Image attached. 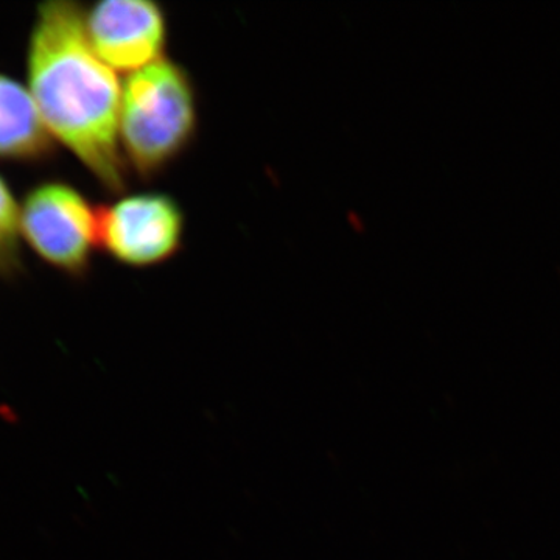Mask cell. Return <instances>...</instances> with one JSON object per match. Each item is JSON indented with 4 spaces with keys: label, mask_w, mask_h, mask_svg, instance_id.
Instances as JSON below:
<instances>
[{
    "label": "cell",
    "mask_w": 560,
    "mask_h": 560,
    "mask_svg": "<svg viewBox=\"0 0 560 560\" xmlns=\"http://www.w3.org/2000/svg\"><path fill=\"white\" fill-rule=\"evenodd\" d=\"M28 91L51 138L114 197L127 194L120 145L121 84L92 49L84 11L66 0L39 5L27 51Z\"/></svg>",
    "instance_id": "cell-1"
},
{
    "label": "cell",
    "mask_w": 560,
    "mask_h": 560,
    "mask_svg": "<svg viewBox=\"0 0 560 560\" xmlns=\"http://www.w3.org/2000/svg\"><path fill=\"white\" fill-rule=\"evenodd\" d=\"M198 92L189 70L165 57L121 84L119 135L130 172L153 180L197 139Z\"/></svg>",
    "instance_id": "cell-2"
},
{
    "label": "cell",
    "mask_w": 560,
    "mask_h": 560,
    "mask_svg": "<svg viewBox=\"0 0 560 560\" xmlns=\"http://www.w3.org/2000/svg\"><path fill=\"white\" fill-rule=\"evenodd\" d=\"M21 234L50 267L84 278L98 249V208L77 187L47 180L28 191L21 206Z\"/></svg>",
    "instance_id": "cell-3"
},
{
    "label": "cell",
    "mask_w": 560,
    "mask_h": 560,
    "mask_svg": "<svg viewBox=\"0 0 560 560\" xmlns=\"http://www.w3.org/2000/svg\"><path fill=\"white\" fill-rule=\"evenodd\" d=\"M186 237V213L164 191L124 194L98 208V249L132 270L175 259Z\"/></svg>",
    "instance_id": "cell-4"
},
{
    "label": "cell",
    "mask_w": 560,
    "mask_h": 560,
    "mask_svg": "<svg viewBox=\"0 0 560 560\" xmlns=\"http://www.w3.org/2000/svg\"><path fill=\"white\" fill-rule=\"evenodd\" d=\"M92 49L114 72H138L164 60L167 11L151 0H105L84 11Z\"/></svg>",
    "instance_id": "cell-5"
},
{
    "label": "cell",
    "mask_w": 560,
    "mask_h": 560,
    "mask_svg": "<svg viewBox=\"0 0 560 560\" xmlns=\"http://www.w3.org/2000/svg\"><path fill=\"white\" fill-rule=\"evenodd\" d=\"M54 151L55 140L31 91L0 73V160L43 161Z\"/></svg>",
    "instance_id": "cell-6"
},
{
    "label": "cell",
    "mask_w": 560,
    "mask_h": 560,
    "mask_svg": "<svg viewBox=\"0 0 560 560\" xmlns=\"http://www.w3.org/2000/svg\"><path fill=\"white\" fill-rule=\"evenodd\" d=\"M21 208L0 176V272L11 275L20 265Z\"/></svg>",
    "instance_id": "cell-7"
}]
</instances>
